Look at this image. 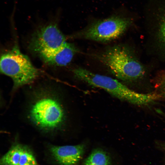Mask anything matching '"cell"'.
Wrapping results in <instances>:
<instances>
[{
    "mask_svg": "<svg viewBox=\"0 0 165 165\" xmlns=\"http://www.w3.org/2000/svg\"><path fill=\"white\" fill-rule=\"evenodd\" d=\"M32 97L27 111L32 125L45 134L54 133L61 129L65 114L56 92L48 88H40L34 92Z\"/></svg>",
    "mask_w": 165,
    "mask_h": 165,
    "instance_id": "6da1fadb",
    "label": "cell"
},
{
    "mask_svg": "<svg viewBox=\"0 0 165 165\" xmlns=\"http://www.w3.org/2000/svg\"><path fill=\"white\" fill-rule=\"evenodd\" d=\"M73 72L75 76L79 79L91 86L102 89L118 99L134 105H146L159 98L156 93L137 92L117 80L93 73L82 68L74 69Z\"/></svg>",
    "mask_w": 165,
    "mask_h": 165,
    "instance_id": "7a4b0ae2",
    "label": "cell"
},
{
    "mask_svg": "<svg viewBox=\"0 0 165 165\" xmlns=\"http://www.w3.org/2000/svg\"><path fill=\"white\" fill-rule=\"evenodd\" d=\"M0 68L1 72L12 80L13 91L32 83L39 75L28 57L16 46L2 55Z\"/></svg>",
    "mask_w": 165,
    "mask_h": 165,
    "instance_id": "3957f363",
    "label": "cell"
},
{
    "mask_svg": "<svg viewBox=\"0 0 165 165\" xmlns=\"http://www.w3.org/2000/svg\"><path fill=\"white\" fill-rule=\"evenodd\" d=\"M101 59L116 77L122 80H134L144 74L141 64L123 47L115 46L108 49L101 55Z\"/></svg>",
    "mask_w": 165,
    "mask_h": 165,
    "instance_id": "277c9868",
    "label": "cell"
},
{
    "mask_svg": "<svg viewBox=\"0 0 165 165\" xmlns=\"http://www.w3.org/2000/svg\"><path fill=\"white\" fill-rule=\"evenodd\" d=\"M130 24L128 19L112 16L93 22L75 36L76 38L97 42H108L119 37Z\"/></svg>",
    "mask_w": 165,
    "mask_h": 165,
    "instance_id": "5b68a950",
    "label": "cell"
},
{
    "mask_svg": "<svg viewBox=\"0 0 165 165\" xmlns=\"http://www.w3.org/2000/svg\"><path fill=\"white\" fill-rule=\"evenodd\" d=\"M66 42L65 36L58 28L57 23L53 21L34 33L30 41L29 47L32 52L39 54L57 48Z\"/></svg>",
    "mask_w": 165,
    "mask_h": 165,
    "instance_id": "8992f818",
    "label": "cell"
},
{
    "mask_svg": "<svg viewBox=\"0 0 165 165\" xmlns=\"http://www.w3.org/2000/svg\"><path fill=\"white\" fill-rule=\"evenodd\" d=\"M86 150L83 144L75 145H48L50 160L54 165H79Z\"/></svg>",
    "mask_w": 165,
    "mask_h": 165,
    "instance_id": "52a82bcc",
    "label": "cell"
},
{
    "mask_svg": "<svg viewBox=\"0 0 165 165\" xmlns=\"http://www.w3.org/2000/svg\"><path fill=\"white\" fill-rule=\"evenodd\" d=\"M0 165H39L32 149L15 142L0 159Z\"/></svg>",
    "mask_w": 165,
    "mask_h": 165,
    "instance_id": "ba28073f",
    "label": "cell"
},
{
    "mask_svg": "<svg viewBox=\"0 0 165 165\" xmlns=\"http://www.w3.org/2000/svg\"><path fill=\"white\" fill-rule=\"evenodd\" d=\"M77 50L73 44L66 42L57 48L42 52L39 55L44 62L49 64L63 66L71 61Z\"/></svg>",
    "mask_w": 165,
    "mask_h": 165,
    "instance_id": "9c48e42d",
    "label": "cell"
},
{
    "mask_svg": "<svg viewBox=\"0 0 165 165\" xmlns=\"http://www.w3.org/2000/svg\"><path fill=\"white\" fill-rule=\"evenodd\" d=\"M83 165H112L108 153L100 148L94 149L85 160Z\"/></svg>",
    "mask_w": 165,
    "mask_h": 165,
    "instance_id": "30bf717a",
    "label": "cell"
},
{
    "mask_svg": "<svg viewBox=\"0 0 165 165\" xmlns=\"http://www.w3.org/2000/svg\"><path fill=\"white\" fill-rule=\"evenodd\" d=\"M159 29L160 38L165 45V14L162 18Z\"/></svg>",
    "mask_w": 165,
    "mask_h": 165,
    "instance_id": "8fae6325",
    "label": "cell"
},
{
    "mask_svg": "<svg viewBox=\"0 0 165 165\" xmlns=\"http://www.w3.org/2000/svg\"><path fill=\"white\" fill-rule=\"evenodd\" d=\"M158 87L161 93V94H160L161 97H165V75L160 81Z\"/></svg>",
    "mask_w": 165,
    "mask_h": 165,
    "instance_id": "7c38bea8",
    "label": "cell"
},
{
    "mask_svg": "<svg viewBox=\"0 0 165 165\" xmlns=\"http://www.w3.org/2000/svg\"><path fill=\"white\" fill-rule=\"evenodd\" d=\"M157 112L159 114L163 116H164L165 117V113L162 111L161 110L158 109L157 110Z\"/></svg>",
    "mask_w": 165,
    "mask_h": 165,
    "instance_id": "4fadbf2b",
    "label": "cell"
},
{
    "mask_svg": "<svg viewBox=\"0 0 165 165\" xmlns=\"http://www.w3.org/2000/svg\"><path fill=\"white\" fill-rule=\"evenodd\" d=\"M164 148H165V147H164Z\"/></svg>",
    "mask_w": 165,
    "mask_h": 165,
    "instance_id": "5bb4252c",
    "label": "cell"
}]
</instances>
